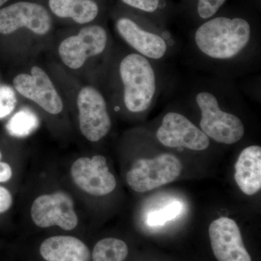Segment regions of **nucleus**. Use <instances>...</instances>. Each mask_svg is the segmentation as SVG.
<instances>
[{"label": "nucleus", "instance_id": "1", "mask_svg": "<svg viewBox=\"0 0 261 261\" xmlns=\"http://www.w3.org/2000/svg\"><path fill=\"white\" fill-rule=\"evenodd\" d=\"M253 36V25L247 17L217 14L197 27L194 42L196 49L207 59L228 63L247 51Z\"/></svg>", "mask_w": 261, "mask_h": 261}, {"label": "nucleus", "instance_id": "2", "mask_svg": "<svg viewBox=\"0 0 261 261\" xmlns=\"http://www.w3.org/2000/svg\"><path fill=\"white\" fill-rule=\"evenodd\" d=\"M119 75L126 109L132 113L147 111L158 92L157 75L151 60L138 53L127 55L120 63Z\"/></svg>", "mask_w": 261, "mask_h": 261}, {"label": "nucleus", "instance_id": "3", "mask_svg": "<svg viewBox=\"0 0 261 261\" xmlns=\"http://www.w3.org/2000/svg\"><path fill=\"white\" fill-rule=\"evenodd\" d=\"M195 99L201 116L199 128L209 138L226 145H232L243 138L245 132L243 122L221 108L219 97L212 91H199Z\"/></svg>", "mask_w": 261, "mask_h": 261}, {"label": "nucleus", "instance_id": "4", "mask_svg": "<svg viewBox=\"0 0 261 261\" xmlns=\"http://www.w3.org/2000/svg\"><path fill=\"white\" fill-rule=\"evenodd\" d=\"M124 6V5H123ZM125 7L118 10L115 18V27L120 37L137 51L149 60H161L168 51L166 39L159 33L148 28L150 19Z\"/></svg>", "mask_w": 261, "mask_h": 261}, {"label": "nucleus", "instance_id": "5", "mask_svg": "<svg viewBox=\"0 0 261 261\" xmlns=\"http://www.w3.org/2000/svg\"><path fill=\"white\" fill-rule=\"evenodd\" d=\"M181 171L177 157L163 153L152 159L137 160L127 173L126 181L135 192H148L174 181Z\"/></svg>", "mask_w": 261, "mask_h": 261}, {"label": "nucleus", "instance_id": "6", "mask_svg": "<svg viewBox=\"0 0 261 261\" xmlns=\"http://www.w3.org/2000/svg\"><path fill=\"white\" fill-rule=\"evenodd\" d=\"M53 18L42 3L19 0L0 8V34L9 35L27 29L39 36L50 32Z\"/></svg>", "mask_w": 261, "mask_h": 261}, {"label": "nucleus", "instance_id": "7", "mask_svg": "<svg viewBox=\"0 0 261 261\" xmlns=\"http://www.w3.org/2000/svg\"><path fill=\"white\" fill-rule=\"evenodd\" d=\"M108 35L100 24L92 23L81 29L78 34L64 39L58 47L62 61L71 69H79L92 57L106 49Z\"/></svg>", "mask_w": 261, "mask_h": 261}, {"label": "nucleus", "instance_id": "8", "mask_svg": "<svg viewBox=\"0 0 261 261\" xmlns=\"http://www.w3.org/2000/svg\"><path fill=\"white\" fill-rule=\"evenodd\" d=\"M77 106L82 135L90 142L102 140L111 128V117L102 94L93 87H84L78 94Z\"/></svg>", "mask_w": 261, "mask_h": 261}, {"label": "nucleus", "instance_id": "9", "mask_svg": "<svg viewBox=\"0 0 261 261\" xmlns=\"http://www.w3.org/2000/svg\"><path fill=\"white\" fill-rule=\"evenodd\" d=\"M162 145L171 148L205 150L210 146V138L186 116L176 112L165 115L156 133Z\"/></svg>", "mask_w": 261, "mask_h": 261}, {"label": "nucleus", "instance_id": "10", "mask_svg": "<svg viewBox=\"0 0 261 261\" xmlns=\"http://www.w3.org/2000/svg\"><path fill=\"white\" fill-rule=\"evenodd\" d=\"M31 215L34 224L41 228L58 226L70 231L78 225L73 200L63 192L38 197L33 203Z\"/></svg>", "mask_w": 261, "mask_h": 261}, {"label": "nucleus", "instance_id": "11", "mask_svg": "<svg viewBox=\"0 0 261 261\" xmlns=\"http://www.w3.org/2000/svg\"><path fill=\"white\" fill-rule=\"evenodd\" d=\"M13 87L20 95L37 103L50 114H58L63 111L61 96L46 72L40 67H32L31 74L20 73L16 75L13 80Z\"/></svg>", "mask_w": 261, "mask_h": 261}, {"label": "nucleus", "instance_id": "12", "mask_svg": "<svg viewBox=\"0 0 261 261\" xmlns=\"http://www.w3.org/2000/svg\"><path fill=\"white\" fill-rule=\"evenodd\" d=\"M71 176L75 185L89 195H106L116 189V178L110 172L102 155L77 160L72 166Z\"/></svg>", "mask_w": 261, "mask_h": 261}, {"label": "nucleus", "instance_id": "13", "mask_svg": "<svg viewBox=\"0 0 261 261\" xmlns=\"http://www.w3.org/2000/svg\"><path fill=\"white\" fill-rule=\"evenodd\" d=\"M211 247L218 261H252L240 228L233 220L221 217L209 227Z\"/></svg>", "mask_w": 261, "mask_h": 261}, {"label": "nucleus", "instance_id": "14", "mask_svg": "<svg viewBox=\"0 0 261 261\" xmlns=\"http://www.w3.org/2000/svg\"><path fill=\"white\" fill-rule=\"evenodd\" d=\"M51 17L70 20L79 25H89L100 17L102 0H46Z\"/></svg>", "mask_w": 261, "mask_h": 261}, {"label": "nucleus", "instance_id": "15", "mask_svg": "<svg viewBox=\"0 0 261 261\" xmlns=\"http://www.w3.org/2000/svg\"><path fill=\"white\" fill-rule=\"evenodd\" d=\"M235 181L244 193L252 196L261 189V147L251 145L243 149L235 164Z\"/></svg>", "mask_w": 261, "mask_h": 261}, {"label": "nucleus", "instance_id": "16", "mask_svg": "<svg viewBox=\"0 0 261 261\" xmlns=\"http://www.w3.org/2000/svg\"><path fill=\"white\" fill-rule=\"evenodd\" d=\"M40 253L47 261H89L90 251L79 239L70 236L51 237L43 242Z\"/></svg>", "mask_w": 261, "mask_h": 261}, {"label": "nucleus", "instance_id": "17", "mask_svg": "<svg viewBox=\"0 0 261 261\" xmlns=\"http://www.w3.org/2000/svg\"><path fill=\"white\" fill-rule=\"evenodd\" d=\"M128 249L126 244L116 238H106L96 244L92 252L93 261H123Z\"/></svg>", "mask_w": 261, "mask_h": 261}, {"label": "nucleus", "instance_id": "18", "mask_svg": "<svg viewBox=\"0 0 261 261\" xmlns=\"http://www.w3.org/2000/svg\"><path fill=\"white\" fill-rule=\"evenodd\" d=\"M39 125L37 115L29 108H23L10 118L6 128L13 137L23 138L37 130Z\"/></svg>", "mask_w": 261, "mask_h": 261}, {"label": "nucleus", "instance_id": "19", "mask_svg": "<svg viewBox=\"0 0 261 261\" xmlns=\"http://www.w3.org/2000/svg\"><path fill=\"white\" fill-rule=\"evenodd\" d=\"M122 5L145 15L151 20H163L169 13L168 0H121Z\"/></svg>", "mask_w": 261, "mask_h": 261}, {"label": "nucleus", "instance_id": "20", "mask_svg": "<svg viewBox=\"0 0 261 261\" xmlns=\"http://www.w3.org/2000/svg\"><path fill=\"white\" fill-rule=\"evenodd\" d=\"M227 0H186L192 14L201 23L219 13Z\"/></svg>", "mask_w": 261, "mask_h": 261}, {"label": "nucleus", "instance_id": "21", "mask_svg": "<svg viewBox=\"0 0 261 261\" xmlns=\"http://www.w3.org/2000/svg\"><path fill=\"white\" fill-rule=\"evenodd\" d=\"M184 206L181 202L175 201L165 206L161 210L152 211L147 216V223L150 227H158L176 219L181 214Z\"/></svg>", "mask_w": 261, "mask_h": 261}, {"label": "nucleus", "instance_id": "22", "mask_svg": "<svg viewBox=\"0 0 261 261\" xmlns=\"http://www.w3.org/2000/svg\"><path fill=\"white\" fill-rule=\"evenodd\" d=\"M17 105L16 94L9 85L0 87V119L9 116Z\"/></svg>", "mask_w": 261, "mask_h": 261}, {"label": "nucleus", "instance_id": "23", "mask_svg": "<svg viewBox=\"0 0 261 261\" xmlns=\"http://www.w3.org/2000/svg\"><path fill=\"white\" fill-rule=\"evenodd\" d=\"M13 203L11 194L5 187L0 186V214L9 210Z\"/></svg>", "mask_w": 261, "mask_h": 261}, {"label": "nucleus", "instance_id": "24", "mask_svg": "<svg viewBox=\"0 0 261 261\" xmlns=\"http://www.w3.org/2000/svg\"><path fill=\"white\" fill-rule=\"evenodd\" d=\"M12 174L13 172L9 165L5 162H0V182L9 181Z\"/></svg>", "mask_w": 261, "mask_h": 261}, {"label": "nucleus", "instance_id": "25", "mask_svg": "<svg viewBox=\"0 0 261 261\" xmlns=\"http://www.w3.org/2000/svg\"><path fill=\"white\" fill-rule=\"evenodd\" d=\"M8 1H9V0H0V8H2L3 5L6 4Z\"/></svg>", "mask_w": 261, "mask_h": 261}, {"label": "nucleus", "instance_id": "26", "mask_svg": "<svg viewBox=\"0 0 261 261\" xmlns=\"http://www.w3.org/2000/svg\"><path fill=\"white\" fill-rule=\"evenodd\" d=\"M1 157H2V154H1V152H0V159H1Z\"/></svg>", "mask_w": 261, "mask_h": 261}]
</instances>
